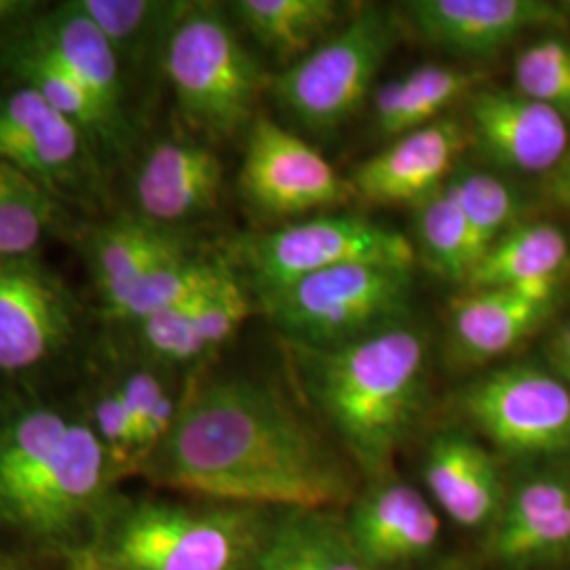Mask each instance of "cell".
Returning <instances> with one entry per match:
<instances>
[{"instance_id":"5b68a950","label":"cell","mask_w":570,"mask_h":570,"mask_svg":"<svg viewBox=\"0 0 570 570\" xmlns=\"http://www.w3.org/2000/svg\"><path fill=\"white\" fill-rule=\"evenodd\" d=\"M82 256L102 320L140 324L212 284L230 261L197 254L180 230L117 214L82 230Z\"/></svg>"},{"instance_id":"3957f363","label":"cell","mask_w":570,"mask_h":570,"mask_svg":"<svg viewBox=\"0 0 570 570\" xmlns=\"http://www.w3.org/2000/svg\"><path fill=\"white\" fill-rule=\"evenodd\" d=\"M301 383L370 480L391 473L395 454L428 402L429 345L416 327H391L334 348L287 345Z\"/></svg>"},{"instance_id":"4316f807","label":"cell","mask_w":570,"mask_h":570,"mask_svg":"<svg viewBox=\"0 0 570 570\" xmlns=\"http://www.w3.org/2000/svg\"><path fill=\"white\" fill-rule=\"evenodd\" d=\"M482 75L454 66L425 63L385 82L374 94V122L387 138H400L440 121L442 112L459 100H468Z\"/></svg>"},{"instance_id":"cb8c5ba5","label":"cell","mask_w":570,"mask_h":570,"mask_svg":"<svg viewBox=\"0 0 570 570\" xmlns=\"http://www.w3.org/2000/svg\"><path fill=\"white\" fill-rule=\"evenodd\" d=\"M28 30L91 91L110 117L136 129L129 115V94L121 60L100 28L82 13L77 0L42 11Z\"/></svg>"},{"instance_id":"603a6c76","label":"cell","mask_w":570,"mask_h":570,"mask_svg":"<svg viewBox=\"0 0 570 570\" xmlns=\"http://www.w3.org/2000/svg\"><path fill=\"white\" fill-rule=\"evenodd\" d=\"M28 28L0 45V68L9 72L16 82L35 89L45 102L82 127L98 144L108 164L125 157L131 150L136 129L110 117L91 91L70 75L66 66L30 35Z\"/></svg>"},{"instance_id":"30bf717a","label":"cell","mask_w":570,"mask_h":570,"mask_svg":"<svg viewBox=\"0 0 570 570\" xmlns=\"http://www.w3.org/2000/svg\"><path fill=\"white\" fill-rule=\"evenodd\" d=\"M0 159L66 207L98 209L108 199V161L98 144L20 82L0 91Z\"/></svg>"},{"instance_id":"44dd1931","label":"cell","mask_w":570,"mask_h":570,"mask_svg":"<svg viewBox=\"0 0 570 570\" xmlns=\"http://www.w3.org/2000/svg\"><path fill=\"white\" fill-rule=\"evenodd\" d=\"M423 480L433 501L463 529L492 527L508 497L494 456L461 431H442L429 442Z\"/></svg>"},{"instance_id":"9c48e42d","label":"cell","mask_w":570,"mask_h":570,"mask_svg":"<svg viewBox=\"0 0 570 570\" xmlns=\"http://www.w3.org/2000/svg\"><path fill=\"white\" fill-rule=\"evenodd\" d=\"M81 301L41 258L0 261V385L35 387L82 338Z\"/></svg>"},{"instance_id":"8fae6325","label":"cell","mask_w":570,"mask_h":570,"mask_svg":"<svg viewBox=\"0 0 570 570\" xmlns=\"http://www.w3.org/2000/svg\"><path fill=\"white\" fill-rule=\"evenodd\" d=\"M235 265L242 266L256 298L353 263L414 266L416 249L387 226L357 216H322L268 233L247 235L233 245Z\"/></svg>"},{"instance_id":"ba28073f","label":"cell","mask_w":570,"mask_h":570,"mask_svg":"<svg viewBox=\"0 0 570 570\" xmlns=\"http://www.w3.org/2000/svg\"><path fill=\"white\" fill-rule=\"evenodd\" d=\"M397 32L400 23L391 9L366 4L271 81L275 100L306 131L334 134L366 104Z\"/></svg>"},{"instance_id":"1f68e13d","label":"cell","mask_w":570,"mask_h":570,"mask_svg":"<svg viewBox=\"0 0 570 570\" xmlns=\"http://www.w3.org/2000/svg\"><path fill=\"white\" fill-rule=\"evenodd\" d=\"M449 186L463 209L480 263L490 247L518 225L520 197L501 178L471 167H456Z\"/></svg>"},{"instance_id":"7c38bea8","label":"cell","mask_w":570,"mask_h":570,"mask_svg":"<svg viewBox=\"0 0 570 570\" xmlns=\"http://www.w3.org/2000/svg\"><path fill=\"white\" fill-rule=\"evenodd\" d=\"M459 406L508 456L570 454V387L550 370L529 364L494 367L461 391Z\"/></svg>"},{"instance_id":"f1b7e54d","label":"cell","mask_w":570,"mask_h":570,"mask_svg":"<svg viewBox=\"0 0 570 570\" xmlns=\"http://www.w3.org/2000/svg\"><path fill=\"white\" fill-rule=\"evenodd\" d=\"M68 228V207L0 159V261L41 258L42 247Z\"/></svg>"},{"instance_id":"e575fe53","label":"cell","mask_w":570,"mask_h":570,"mask_svg":"<svg viewBox=\"0 0 570 570\" xmlns=\"http://www.w3.org/2000/svg\"><path fill=\"white\" fill-rule=\"evenodd\" d=\"M551 372L570 387V322L551 336L548 345Z\"/></svg>"},{"instance_id":"8d00e7d4","label":"cell","mask_w":570,"mask_h":570,"mask_svg":"<svg viewBox=\"0 0 570 570\" xmlns=\"http://www.w3.org/2000/svg\"><path fill=\"white\" fill-rule=\"evenodd\" d=\"M0 570H39L32 562V556L20 553V550H2L0 548Z\"/></svg>"},{"instance_id":"2e32d148","label":"cell","mask_w":570,"mask_h":570,"mask_svg":"<svg viewBox=\"0 0 570 570\" xmlns=\"http://www.w3.org/2000/svg\"><path fill=\"white\" fill-rule=\"evenodd\" d=\"M223 183L225 167L207 144L167 138L148 146L136 164L129 180L131 214L178 230L218 207Z\"/></svg>"},{"instance_id":"5bb4252c","label":"cell","mask_w":570,"mask_h":570,"mask_svg":"<svg viewBox=\"0 0 570 570\" xmlns=\"http://www.w3.org/2000/svg\"><path fill=\"white\" fill-rule=\"evenodd\" d=\"M249 313V287L230 263L212 284L127 327V345L171 374L193 370L225 346Z\"/></svg>"},{"instance_id":"ffe728a7","label":"cell","mask_w":570,"mask_h":570,"mask_svg":"<svg viewBox=\"0 0 570 570\" xmlns=\"http://www.w3.org/2000/svg\"><path fill=\"white\" fill-rule=\"evenodd\" d=\"M489 553L515 569L570 553V480L543 473L511 490L490 527Z\"/></svg>"},{"instance_id":"4fadbf2b","label":"cell","mask_w":570,"mask_h":570,"mask_svg":"<svg viewBox=\"0 0 570 570\" xmlns=\"http://www.w3.org/2000/svg\"><path fill=\"white\" fill-rule=\"evenodd\" d=\"M239 190L266 218H294L355 197L351 183L320 150L266 117H256L247 131Z\"/></svg>"},{"instance_id":"6da1fadb","label":"cell","mask_w":570,"mask_h":570,"mask_svg":"<svg viewBox=\"0 0 570 570\" xmlns=\"http://www.w3.org/2000/svg\"><path fill=\"white\" fill-rule=\"evenodd\" d=\"M199 501L263 510H341L351 469L277 389L245 376L193 383L142 469Z\"/></svg>"},{"instance_id":"d6a6232c","label":"cell","mask_w":570,"mask_h":570,"mask_svg":"<svg viewBox=\"0 0 570 570\" xmlns=\"http://www.w3.org/2000/svg\"><path fill=\"white\" fill-rule=\"evenodd\" d=\"M515 87L522 96L543 104L570 122V45L543 39L527 47L513 66Z\"/></svg>"},{"instance_id":"836d02e7","label":"cell","mask_w":570,"mask_h":570,"mask_svg":"<svg viewBox=\"0 0 570 570\" xmlns=\"http://www.w3.org/2000/svg\"><path fill=\"white\" fill-rule=\"evenodd\" d=\"M41 7L35 0H0V45L37 20L45 11Z\"/></svg>"},{"instance_id":"9a60e30c","label":"cell","mask_w":570,"mask_h":570,"mask_svg":"<svg viewBox=\"0 0 570 570\" xmlns=\"http://www.w3.org/2000/svg\"><path fill=\"white\" fill-rule=\"evenodd\" d=\"M465 115L469 146L508 171L550 174L570 148L569 122L518 89L478 87Z\"/></svg>"},{"instance_id":"8992f818","label":"cell","mask_w":570,"mask_h":570,"mask_svg":"<svg viewBox=\"0 0 570 570\" xmlns=\"http://www.w3.org/2000/svg\"><path fill=\"white\" fill-rule=\"evenodd\" d=\"M164 70L184 121L214 142L256 121L271 77L216 4L190 2L164 45Z\"/></svg>"},{"instance_id":"d590c367","label":"cell","mask_w":570,"mask_h":570,"mask_svg":"<svg viewBox=\"0 0 570 570\" xmlns=\"http://www.w3.org/2000/svg\"><path fill=\"white\" fill-rule=\"evenodd\" d=\"M548 193L556 204L570 212V148L562 161L548 174Z\"/></svg>"},{"instance_id":"ac0fdd59","label":"cell","mask_w":570,"mask_h":570,"mask_svg":"<svg viewBox=\"0 0 570 570\" xmlns=\"http://www.w3.org/2000/svg\"><path fill=\"white\" fill-rule=\"evenodd\" d=\"M406 13L423 41L452 56H497L520 35L560 21L543 0H410Z\"/></svg>"},{"instance_id":"e0dca14e","label":"cell","mask_w":570,"mask_h":570,"mask_svg":"<svg viewBox=\"0 0 570 570\" xmlns=\"http://www.w3.org/2000/svg\"><path fill=\"white\" fill-rule=\"evenodd\" d=\"M468 146L463 122L440 119L395 138L355 167L348 183L370 204L416 207L449 183Z\"/></svg>"},{"instance_id":"74e56055","label":"cell","mask_w":570,"mask_h":570,"mask_svg":"<svg viewBox=\"0 0 570 570\" xmlns=\"http://www.w3.org/2000/svg\"><path fill=\"white\" fill-rule=\"evenodd\" d=\"M66 567H68V570H98V567L91 562V558L87 553H81V556L68 560Z\"/></svg>"},{"instance_id":"7402d4cb","label":"cell","mask_w":570,"mask_h":570,"mask_svg":"<svg viewBox=\"0 0 570 570\" xmlns=\"http://www.w3.org/2000/svg\"><path fill=\"white\" fill-rule=\"evenodd\" d=\"M556 294L515 287L468 289L450 305V348L459 364L499 360L520 345L551 311Z\"/></svg>"},{"instance_id":"484cf974","label":"cell","mask_w":570,"mask_h":570,"mask_svg":"<svg viewBox=\"0 0 570 570\" xmlns=\"http://www.w3.org/2000/svg\"><path fill=\"white\" fill-rule=\"evenodd\" d=\"M569 265V242L558 226L529 223L510 228L471 271L468 289L515 287L556 294Z\"/></svg>"},{"instance_id":"52a82bcc","label":"cell","mask_w":570,"mask_h":570,"mask_svg":"<svg viewBox=\"0 0 570 570\" xmlns=\"http://www.w3.org/2000/svg\"><path fill=\"white\" fill-rule=\"evenodd\" d=\"M412 266L353 263L258 296L287 345L334 348L407 324Z\"/></svg>"},{"instance_id":"277c9868","label":"cell","mask_w":570,"mask_h":570,"mask_svg":"<svg viewBox=\"0 0 570 570\" xmlns=\"http://www.w3.org/2000/svg\"><path fill=\"white\" fill-rule=\"evenodd\" d=\"M273 511L119 497L87 556L98 570H249Z\"/></svg>"},{"instance_id":"7a4b0ae2","label":"cell","mask_w":570,"mask_h":570,"mask_svg":"<svg viewBox=\"0 0 570 570\" xmlns=\"http://www.w3.org/2000/svg\"><path fill=\"white\" fill-rule=\"evenodd\" d=\"M119 484L81 404L0 385V534L68 562L94 548Z\"/></svg>"},{"instance_id":"d4e9b609","label":"cell","mask_w":570,"mask_h":570,"mask_svg":"<svg viewBox=\"0 0 570 570\" xmlns=\"http://www.w3.org/2000/svg\"><path fill=\"white\" fill-rule=\"evenodd\" d=\"M249 570H376L357 551L341 510H275Z\"/></svg>"},{"instance_id":"f546056e","label":"cell","mask_w":570,"mask_h":570,"mask_svg":"<svg viewBox=\"0 0 570 570\" xmlns=\"http://www.w3.org/2000/svg\"><path fill=\"white\" fill-rule=\"evenodd\" d=\"M119 56L122 68L140 63L146 53L164 42L190 2L165 0H77Z\"/></svg>"},{"instance_id":"d6986e66","label":"cell","mask_w":570,"mask_h":570,"mask_svg":"<svg viewBox=\"0 0 570 570\" xmlns=\"http://www.w3.org/2000/svg\"><path fill=\"white\" fill-rule=\"evenodd\" d=\"M346 529L372 569L428 558L440 539V518L428 499L391 473L372 480L351 503Z\"/></svg>"},{"instance_id":"4dcf8cb0","label":"cell","mask_w":570,"mask_h":570,"mask_svg":"<svg viewBox=\"0 0 570 570\" xmlns=\"http://www.w3.org/2000/svg\"><path fill=\"white\" fill-rule=\"evenodd\" d=\"M416 237L431 271L452 284H468L478 256L468 220L449 183L416 205Z\"/></svg>"},{"instance_id":"83f0119b","label":"cell","mask_w":570,"mask_h":570,"mask_svg":"<svg viewBox=\"0 0 570 570\" xmlns=\"http://www.w3.org/2000/svg\"><path fill=\"white\" fill-rule=\"evenodd\" d=\"M336 0H237L230 11L249 37L279 60L294 63L308 56L334 30Z\"/></svg>"}]
</instances>
